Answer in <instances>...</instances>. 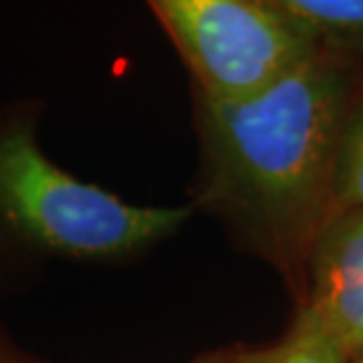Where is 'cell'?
<instances>
[{
    "label": "cell",
    "mask_w": 363,
    "mask_h": 363,
    "mask_svg": "<svg viewBox=\"0 0 363 363\" xmlns=\"http://www.w3.org/2000/svg\"><path fill=\"white\" fill-rule=\"evenodd\" d=\"M361 64L318 52L259 97L215 104L191 92L199 170L191 210L307 288L318 231L335 213V161Z\"/></svg>",
    "instance_id": "obj_1"
},
{
    "label": "cell",
    "mask_w": 363,
    "mask_h": 363,
    "mask_svg": "<svg viewBox=\"0 0 363 363\" xmlns=\"http://www.w3.org/2000/svg\"><path fill=\"white\" fill-rule=\"evenodd\" d=\"M50 101L0 99V302L35 293L62 264H123L177 236L191 206H137L43 149Z\"/></svg>",
    "instance_id": "obj_2"
},
{
    "label": "cell",
    "mask_w": 363,
    "mask_h": 363,
    "mask_svg": "<svg viewBox=\"0 0 363 363\" xmlns=\"http://www.w3.org/2000/svg\"><path fill=\"white\" fill-rule=\"evenodd\" d=\"M191 76V92L215 104H238L314 60L318 48L281 0H151Z\"/></svg>",
    "instance_id": "obj_3"
},
{
    "label": "cell",
    "mask_w": 363,
    "mask_h": 363,
    "mask_svg": "<svg viewBox=\"0 0 363 363\" xmlns=\"http://www.w3.org/2000/svg\"><path fill=\"white\" fill-rule=\"evenodd\" d=\"M350 359L363 354V206L337 210L318 231L304 302Z\"/></svg>",
    "instance_id": "obj_4"
},
{
    "label": "cell",
    "mask_w": 363,
    "mask_h": 363,
    "mask_svg": "<svg viewBox=\"0 0 363 363\" xmlns=\"http://www.w3.org/2000/svg\"><path fill=\"white\" fill-rule=\"evenodd\" d=\"M314 38L318 52L363 64V0H281Z\"/></svg>",
    "instance_id": "obj_5"
},
{
    "label": "cell",
    "mask_w": 363,
    "mask_h": 363,
    "mask_svg": "<svg viewBox=\"0 0 363 363\" xmlns=\"http://www.w3.org/2000/svg\"><path fill=\"white\" fill-rule=\"evenodd\" d=\"M363 206V64L347 101L335 161V213Z\"/></svg>",
    "instance_id": "obj_6"
},
{
    "label": "cell",
    "mask_w": 363,
    "mask_h": 363,
    "mask_svg": "<svg viewBox=\"0 0 363 363\" xmlns=\"http://www.w3.org/2000/svg\"><path fill=\"white\" fill-rule=\"evenodd\" d=\"M262 363H352L325 323L307 304L279 342L262 350Z\"/></svg>",
    "instance_id": "obj_7"
},
{
    "label": "cell",
    "mask_w": 363,
    "mask_h": 363,
    "mask_svg": "<svg viewBox=\"0 0 363 363\" xmlns=\"http://www.w3.org/2000/svg\"><path fill=\"white\" fill-rule=\"evenodd\" d=\"M0 363H55L43 354L28 350V347L19 345L7 330V325L0 321Z\"/></svg>",
    "instance_id": "obj_8"
},
{
    "label": "cell",
    "mask_w": 363,
    "mask_h": 363,
    "mask_svg": "<svg viewBox=\"0 0 363 363\" xmlns=\"http://www.w3.org/2000/svg\"><path fill=\"white\" fill-rule=\"evenodd\" d=\"M191 363H262V350H217L201 354Z\"/></svg>",
    "instance_id": "obj_9"
},
{
    "label": "cell",
    "mask_w": 363,
    "mask_h": 363,
    "mask_svg": "<svg viewBox=\"0 0 363 363\" xmlns=\"http://www.w3.org/2000/svg\"><path fill=\"white\" fill-rule=\"evenodd\" d=\"M352 363H363V354H359L357 359H352Z\"/></svg>",
    "instance_id": "obj_10"
}]
</instances>
